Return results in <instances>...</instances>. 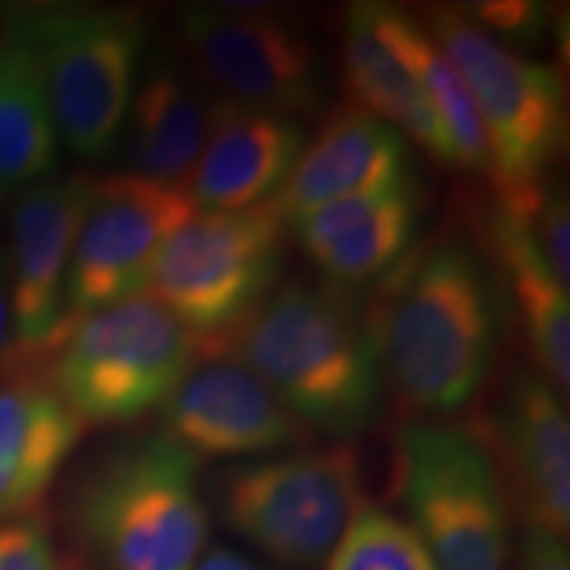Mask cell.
I'll return each instance as SVG.
<instances>
[{"mask_svg":"<svg viewBox=\"0 0 570 570\" xmlns=\"http://www.w3.org/2000/svg\"><path fill=\"white\" fill-rule=\"evenodd\" d=\"M161 433L196 460H259L288 452L312 431L262 377L227 356H206L159 407Z\"/></svg>","mask_w":570,"mask_h":570,"instance_id":"cell-14","label":"cell"},{"mask_svg":"<svg viewBox=\"0 0 570 570\" xmlns=\"http://www.w3.org/2000/svg\"><path fill=\"white\" fill-rule=\"evenodd\" d=\"M475 428L523 529L568 537L570 423L566 404L533 367H515Z\"/></svg>","mask_w":570,"mask_h":570,"instance_id":"cell-13","label":"cell"},{"mask_svg":"<svg viewBox=\"0 0 570 570\" xmlns=\"http://www.w3.org/2000/svg\"><path fill=\"white\" fill-rule=\"evenodd\" d=\"M217 104L219 96H214L183 53L156 48L140 69L122 127L130 173L188 190L209 140Z\"/></svg>","mask_w":570,"mask_h":570,"instance_id":"cell-15","label":"cell"},{"mask_svg":"<svg viewBox=\"0 0 570 570\" xmlns=\"http://www.w3.org/2000/svg\"><path fill=\"white\" fill-rule=\"evenodd\" d=\"M483 238L508 288L533 370L566 399L570 389L568 291L547 267L523 217L497 196L483 214Z\"/></svg>","mask_w":570,"mask_h":570,"instance_id":"cell-20","label":"cell"},{"mask_svg":"<svg viewBox=\"0 0 570 570\" xmlns=\"http://www.w3.org/2000/svg\"><path fill=\"white\" fill-rule=\"evenodd\" d=\"M367 306L383 381L417 420H444L487 386L499 304L487 262L462 240L404 256Z\"/></svg>","mask_w":570,"mask_h":570,"instance_id":"cell-2","label":"cell"},{"mask_svg":"<svg viewBox=\"0 0 570 570\" xmlns=\"http://www.w3.org/2000/svg\"><path fill=\"white\" fill-rule=\"evenodd\" d=\"M198 473L161 431L119 441L71 489L75 539L98 570H196L212 531Z\"/></svg>","mask_w":570,"mask_h":570,"instance_id":"cell-3","label":"cell"},{"mask_svg":"<svg viewBox=\"0 0 570 570\" xmlns=\"http://www.w3.org/2000/svg\"><path fill=\"white\" fill-rule=\"evenodd\" d=\"M13 341V312H11V267L9 252L0 246V370L9 360Z\"/></svg>","mask_w":570,"mask_h":570,"instance_id":"cell-28","label":"cell"},{"mask_svg":"<svg viewBox=\"0 0 570 570\" xmlns=\"http://www.w3.org/2000/svg\"><path fill=\"white\" fill-rule=\"evenodd\" d=\"M196 570H275V568L262 566V562L246 558V554L235 552L230 547H209V550L202 554V560H198Z\"/></svg>","mask_w":570,"mask_h":570,"instance_id":"cell-29","label":"cell"},{"mask_svg":"<svg viewBox=\"0 0 570 570\" xmlns=\"http://www.w3.org/2000/svg\"><path fill=\"white\" fill-rule=\"evenodd\" d=\"M431 38L465 80L487 130L491 185H529L550 177L568 146L566 88L547 63L515 53L462 9L417 13Z\"/></svg>","mask_w":570,"mask_h":570,"instance_id":"cell-8","label":"cell"},{"mask_svg":"<svg viewBox=\"0 0 570 570\" xmlns=\"http://www.w3.org/2000/svg\"><path fill=\"white\" fill-rule=\"evenodd\" d=\"M183 56L214 96L302 119L325 109V67L306 32L252 6H180Z\"/></svg>","mask_w":570,"mask_h":570,"instance_id":"cell-10","label":"cell"},{"mask_svg":"<svg viewBox=\"0 0 570 570\" xmlns=\"http://www.w3.org/2000/svg\"><path fill=\"white\" fill-rule=\"evenodd\" d=\"M206 504L273 566L320 570L367 504L365 462L354 441L235 462L214 475Z\"/></svg>","mask_w":570,"mask_h":570,"instance_id":"cell-4","label":"cell"},{"mask_svg":"<svg viewBox=\"0 0 570 570\" xmlns=\"http://www.w3.org/2000/svg\"><path fill=\"white\" fill-rule=\"evenodd\" d=\"M227 356L273 389L312 433L348 441L381 417L386 381L367 306L338 285H275L198 356Z\"/></svg>","mask_w":570,"mask_h":570,"instance_id":"cell-1","label":"cell"},{"mask_svg":"<svg viewBox=\"0 0 570 570\" xmlns=\"http://www.w3.org/2000/svg\"><path fill=\"white\" fill-rule=\"evenodd\" d=\"M9 24L38 61L59 142L80 159L114 151L146 51L140 11L117 6H46L11 11Z\"/></svg>","mask_w":570,"mask_h":570,"instance_id":"cell-6","label":"cell"},{"mask_svg":"<svg viewBox=\"0 0 570 570\" xmlns=\"http://www.w3.org/2000/svg\"><path fill=\"white\" fill-rule=\"evenodd\" d=\"M465 13L494 38L508 35L518 42L539 40L547 24V11L537 3H475Z\"/></svg>","mask_w":570,"mask_h":570,"instance_id":"cell-26","label":"cell"},{"mask_svg":"<svg viewBox=\"0 0 570 570\" xmlns=\"http://www.w3.org/2000/svg\"><path fill=\"white\" fill-rule=\"evenodd\" d=\"M285 223L273 202L235 212H202L156 259L148 294L198 341L217 336L277 285Z\"/></svg>","mask_w":570,"mask_h":570,"instance_id":"cell-9","label":"cell"},{"mask_svg":"<svg viewBox=\"0 0 570 570\" xmlns=\"http://www.w3.org/2000/svg\"><path fill=\"white\" fill-rule=\"evenodd\" d=\"M423 196L417 180L325 204L288 219L296 244L338 288L386 277L410 254Z\"/></svg>","mask_w":570,"mask_h":570,"instance_id":"cell-16","label":"cell"},{"mask_svg":"<svg viewBox=\"0 0 570 570\" xmlns=\"http://www.w3.org/2000/svg\"><path fill=\"white\" fill-rule=\"evenodd\" d=\"M56 164L59 132L38 61L6 19L0 30V194L48 180Z\"/></svg>","mask_w":570,"mask_h":570,"instance_id":"cell-23","label":"cell"},{"mask_svg":"<svg viewBox=\"0 0 570 570\" xmlns=\"http://www.w3.org/2000/svg\"><path fill=\"white\" fill-rule=\"evenodd\" d=\"M196 360L194 333L151 294H140L80 320L46 375L85 428L127 425L159 410Z\"/></svg>","mask_w":570,"mask_h":570,"instance_id":"cell-7","label":"cell"},{"mask_svg":"<svg viewBox=\"0 0 570 570\" xmlns=\"http://www.w3.org/2000/svg\"><path fill=\"white\" fill-rule=\"evenodd\" d=\"M96 180L85 173L48 177L21 190L11 212L13 341L0 377L46 373L63 341V294L71 252Z\"/></svg>","mask_w":570,"mask_h":570,"instance_id":"cell-12","label":"cell"},{"mask_svg":"<svg viewBox=\"0 0 570 570\" xmlns=\"http://www.w3.org/2000/svg\"><path fill=\"white\" fill-rule=\"evenodd\" d=\"M415 177L412 146L394 127L356 106H338L306 140L296 167L269 198L283 223L320 206Z\"/></svg>","mask_w":570,"mask_h":570,"instance_id":"cell-17","label":"cell"},{"mask_svg":"<svg viewBox=\"0 0 570 570\" xmlns=\"http://www.w3.org/2000/svg\"><path fill=\"white\" fill-rule=\"evenodd\" d=\"M63 570H85V568H80V566H69V568H63Z\"/></svg>","mask_w":570,"mask_h":570,"instance_id":"cell-30","label":"cell"},{"mask_svg":"<svg viewBox=\"0 0 570 570\" xmlns=\"http://www.w3.org/2000/svg\"><path fill=\"white\" fill-rule=\"evenodd\" d=\"M85 423L46 373L0 377V520L40 518Z\"/></svg>","mask_w":570,"mask_h":570,"instance_id":"cell-19","label":"cell"},{"mask_svg":"<svg viewBox=\"0 0 570 570\" xmlns=\"http://www.w3.org/2000/svg\"><path fill=\"white\" fill-rule=\"evenodd\" d=\"M394 491L436 570H510L508 494L473 425L412 417L399 428Z\"/></svg>","mask_w":570,"mask_h":570,"instance_id":"cell-5","label":"cell"},{"mask_svg":"<svg viewBox=\"0 0 570 570\" xmlns=\"http://www.w3.org/2000/svg\"><path fill=\"white\" fill-rule=\"evenodd\" d=\"M198 212L185 188L125 173L96 180L71 252L63 338L80 320L148 294L156 259Z\"/></svg>","mask_w":570,"mask_h":570,"instance_id":"cell-11","label":"cell"},{"mask_svg":"<svg viewBox=\"0 0 570 570\" xmlns=\"http://www.w3.org/2000/svg\"><path fill=\"white\" fill-rule=\"evenodd\" d=\"M510 570H570L568 541L558 533L523 529L512 550Z\"/></svg>","mask_w":570,"mask_h":570,"instance_id":"cell-27","label":"cell"},{"mask_svg":"<svg viewBox=\"0 0 570 570\" xmlns=\"http://www.w3.org/2000/svg\"><path fill=\"white\" fill-rule=\"evenodd\" d=\"M323 570H436V566L407 520L377 504H365Z\"/></svg>","mask_w":570,"mask_h":570,"instance_id":"cell-24","label":"cell"},{"mask_svg":"<svg viewBox=\"0 0 570 570\" xmlns=\"http://www.w3.org/2000/svg\"><path fill=\"white\" fill-rule=\"evenodd\" d=\"M0 570H63L42 518L0 520Z\"/></svg>","mask_w":570,"mask_h":570,"instance_id":"cell-25","label":"cell"},{"mask_svg":"<svg viewBox=\"0 0 570 570\" xmlns=\"http://www.w3.org/2000/svg\"><path fill=\"white\" fill-rule=\"evenodd\" d=\"M306 140L302 119L219 98L188 194L202 212H235L273 198L296 167Z\"/></svg>","mask_w":570,"mask_h":570,"instance_id":"cell-18","label":"cell"},{"mask_svg":"<svg viewBox=\"0 0 570 570\" xmlns=\"http://www.w3.org/2000/svg\"><path fill=\"white\" fill-rule=\"evenodd\" d=\"M344 77L356 109L394 127L404 140L415 142L441 167H458L454 148L410 71L383 46L370 24L365 3L346 11Z\"/></svg>","mask_w":570,"mask_h":570,"instance_id":"cell-22","label":"cell"},{"mask_svg":"<svg viewBox=\"0 0 570 570\" xmlns=\"http://www.w3.org/2000/svg\"><path fill=\"white\" fill-rule=\"evenodd\" d=\"M365 11L377 38L410 71L428 106L436 114L454 148L458 167L479 173L491 180L494 161H491L489 138L473 96H470L468 85L460 77V71L454 69V63L446 59L439 42L425 30L417 13L391 3H365Z\"/></svg>","mask_w":570,"mask_h":570,"instance_id":"cell-21","label":"cell"}]
</instances>
